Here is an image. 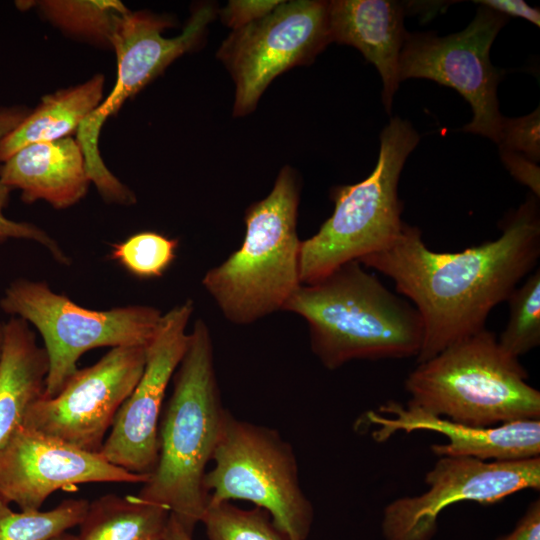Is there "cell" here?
Returning <instances> with one entry per match:
<instances>
[{"mask_svg": "<svg viewBox=\"0 0 540 540\" xmlns=\"http://www.w3.org/2000/svg\"><path fill=\"white\" fill-rule=\"evenodd\" d=\"M44 17L62 31L111 47L120 17L128 11L115 0H44L33 1Z\"/></svg>", "mask_w": 540, "mask_h": 540, "instance_id": "22", "label": "cell"}, {"mask_svg": "<svg viewBox=\"0 0 540 540\" xmlns=\"http://www.w3.org/2000/svg\"><path fill=\"white\" fill-rule=\"evenodd\" d=\"M48 370L47 353L30 324L11 316L3 325L0 356V448L44 393Z\"/></svg>", "mask_w": 540, "mask_h": 540, "instance_id": "19", "label": "cell"}, {"mask_svg": "<svg viewBox=\"0 0 540 540\" xmlns=\"http://www.w3.org/2000/svg\"><path fill=\"white\" fill-rule=\"evenodd\" d=\"M170 511L135 496L107 494L89 503L76 540H153L161 538Z\"/></svg>", "mask_w": 540, "mask_h": 540, "instance_id": "21", "label": "cell"}, {"mask_svg": "<svg viewBox=\"0 0 540 540\" xmlns=\"http://www.w3.org/2000/svg\"><path fill=\"white\" fill-rule=\"evenodd\" d=\"M194 302L187 299L162 315L146 346L144 371L118 410L100 454L131 473L150 475L159 455V417L169 382L187 348Z\"/></svg>", "mask_w": 540, "mask_h": 540, "instance_id": "14", "label": "cell"}, {"mask_svg": "<svg viewBox=\"0 0 540 540\" xmlns=\"http://www.w3.org/2000/svg\"><path fill=\"white\" fill-rule=\"evenodd\" d=\"M328 24L331 42L354 46L377 68L389 113L401 82L399 59L408 34L403 6L390 0L329 1Z\"/></svg>", "mask_w": 540, "mask_h": 540, "instance_id": "17", "label": "cell"}, {"mask_svg": "<svg viewBox=\"0 0 540 540\" xmlns=\"http://www.w3.org/2000/svg\"><path fill=\"white\" fill-rule=\"evenodd\" d=\"M507 301L509 320L497 341L503 351L519 358L540 344V270L516 287Z\"/></svg>", "mask_w": 540, "mask_h": 540, "instance_id": "24", "label": "cell"}, {"mask_svg": "<svg viewBox=\"0 0 540 540\" xmlns=\"http://www.w3.org/2000/svg\"><path fill=\"white\" fill-rule=\"evenodd\" d=\"M104 81V76L97 74L84 83L43 97L40 104L0 141V164L27 145L62 139L77 131L102 102Z\"/></svg>", "mask_w": 540, "mask_h": 540, "instance_id": "20", "label": "cell"}, {"mask_svg": "<svg viewBox=\"0 0 540 540\" xmlns=\"http://www.w3.org/2000/svg\"><path fill=\"white\" fill-rule=\"evenodd\" d=\"M148 478L23 425L0 448V499L22 511H37L55 491L78 484H143Z\"/></svg>", "mask_w": 540, "mask_h": 540, "instance_id": "15", "label": "cell"}, {"mask_svg": "<svg viewBox=\"0 0 540 540\" xmlns=\"http://www.w3.org/2000/svg\"><path fill=\"white\" fill-rule=\"evenodd\" d=\"M3 312L24 319L38 331L49 370L43 397H54L77 371L80 357L98 347L147 346L162 312L129 305L108 310L82 307L54 292L44 281L14 280L0 299Z\"/></svg>", "mask_w": 540, "mask_h": 540, "instance_id": "7", "label": "cell"}, {"mask_svg": "<svg viewBox=\"0 0 540 540\" xmlns=\"http://www.w3.org/2000/svg\"><path fill=\"white\" fill-rule=\"evenodd\" d=\"M501 159L512 176L529 187L534 196H540V170L536 162L527 157L506 150H500Z\"/></svg>", "mask_w": 540, "mask_h": 540, "instance_id": "30", "label": "cell"}, {"mask_svg": "<svg viewBox=\"0 0 540 540\" xmlns=\"http://www.w3.org/2000/svg\"><path fill=\"white\" fill-rule=\"evenodd\" d=\"M12 189L0 181V243L9 239H24L39 243L60 264L68 265L70 259L61 246L45 230L28 223L11 220L4 215Z\"/></svg>", "mask_w": 540, "mask_h": 540, "instance_id": "28", "label": "cell"}, {"mask_svg": "<svg viewBox=\"0 0 540 540\" xmlns=\"http://www.w3.org/2000/svg\"><path fill=\"white\" fill-rule=\"evenodd\" d=\"M31 110L23 106L0 108V141L11 133Z\"/></svg>", "mask_w": 540, "mask_h": 540, "instance_id": "33", "label": "cell"}, {"mask_svg": "<svg viewBox=\"0 0 540 540\" xmlns=\"http://www.w3.org/2000/svg\"><path fill=\"white\" fill-rule=\"evenodd\" d=\"M3 325L4 323L0 322V356H1L2 343H3Z\"/></svg>", "mask_w": 540, "mask_h": 540, "instance_id": "36", "label": "cell"}, {"mask_svg": "<svg viewBox=\"0 0 540 540\" xmlns=\"http://www.w3.org/2000/svg\"><path fill=\"white\" fill-rule=\"evenodd\" d=\"M53 540H76V536L66 532L54 538Z\"/></svg>", "mask_w": 540, "mask_h": 540, "instance_id": "35", "label": "cell"}, {"mask_svg": "<svg viewBox=\"0 0 540 540\" xmlns=\"http://www.w3.org/2000/svg\"><path fill=\"white\" fill-rule=\"evenodd\" d=\"M159 428V455L138 498L168 508L189 531L201 522L208 505L204 487L228 411L218 387L212 337L195 320Z\"/></svg>", "mask_w": 540, "mask_h": 540, "instance_id": "3", "label": "cell"}, {"mask_svg": "<svg viewBox=\"0 0 540 540\" xmlns=\"http://www.w3.org/2000/svg\"><path fill=\"white\" fill-rule=\"evenodd\" d=\"M299 191L285 166L268 196L247 208L240 248L204 275L203 287L228 321L248 325L283 310L300 287Z\"/></svg>", "mask_w": 540, "mask_h": 540, "instance_id": "4", "label": "cell"}, {"mask_svg": "<svg viewBox=\"0 0 540 540\" xmlns=\"http://www.w3.org/2000/svg\"><path fill=\"white\" fill-rule=\"evenodd\" d=\"M260 507L244 510L229 502L208 505L201 522L209 540H288Z\"/></svg>", "mask_w": 540, "mask_h": 540, "instance_id": "26", "label": "cell"}, {"mask_svg": "<svg viewBox=\"0 0 540 540\" xmlns=\"http://www.w3.org/2000/svg\"><path fill=\"white\" fill-rule=\"evenodd\" d=\"M153 540H163L162 537L161 538H156V539H153Z\"/></svg>", "mask_w": 540, "mask_h": 540, "instance_id": "37", "label": "cell"}, {"mask_svg": "<svg viewBox=\"0 0 540 540\" xmlns=\"http://www.w3.org/2000/svg\"><path fill=\"white\" fill-rule=\"evenodd\" d=\"M507 17L480 5L462 31L440 37L408 33L399 59V78H426L459 92L470 104L473 118L463 127L498 143L503 116L497 86L502 71L490 61L494 39Z\"/></svg>", "mask_w": 540, "mask_h": 540, "instance_id": "10", "label": "cell"}, {"mask_svg": "<svg viewBox=\"0 0 540 540\" xmlns=\"http://www.w3.org/2000/svg\"><path fill=\"white\" fill-rule=\"evenodd\" d=\"M536 196L514 211L501 236L462 252L430 250L421 231L405 223L386 249L358 261L388 276L412 301L423 322L416 362H424L483 329L490 311L507 301L540 256Z\"/></svg>", "mask_w": 540, "mask_h": 540, "instance_id": "1", "label": "cell"}, {"mask_svg": "<svg viewBox=\"0 0 540 540\" xmlns=\"http://www.w3.org/2000/svg\"><path fill=\"white\" fill-rule=\"evenodd\" d=\"M329 43L326 1H281L264 18L233 30L217 53L236 85L233 115L253 111L276 76L310 63Z\"/></svg>", "mask_w": 540, "mask_h": 540, "instance_id": "11", "label": "cell"}, {"mask_svg": "<svg viewBox=\"0 0 540 540\" xmlns=\"http://www.w3.org/2000/svg\"><path fill=\"white\" fill-rule=\"evenodd\" d=\"M179 241L153 231L133 234L111 246L109 258L140 279L162 277L176 259Z\"/></svg>", "mask_w": 540, "mask_h": 540, "instance_id": "25", "label": "cell"}, {"mask_svg": "<svg viewBox=\"0 0 540 540\" xmlns=\"http://www.w3.org/2000/svg\"><path fill=\"white\" fill-rule=\"evenodd\" d=\"M280 3L277 0H232L221 11V18L227 26L237 30L264 18Z\"/></svg>", "mask_w": 540, "mask_h": 540, "instance_id": "29", "label": "cell"}, {"mask_svg": "<svg viewBox=\"0 0 540 540\" xmlns=\"http://www.w3.org/2000/svg\"><path fill=\"white\" fill-rule=\"evenodd\" d=\"M367 424L377 426L375 441L384 442L396 432L433 431L448 439L433 444L437 457H471L484 461H510L540 457V419L517 420L491 427L453 422L409 404L388 401L378 412L368 411Z\"/></svg>", "mask_w": 540, "mask_h": 540, "instance_id": "16", "label": "cell"}, {"mask_svg": "<svg viewBox=\"0 0 540 540\" xmlns=\"http://www.w3.org/2000/svg\"><path fill=\"white\" fill-rule=\"evenodd\" d=\"M0 181L19 189L27 204L44 200L56 209L77 204L91 183L82 149L71 137L21 148L0 164Z\"/></svg>", "mask_w": 540, "mask_h": 540, "instance_id": "18", "label": "cell"}, {"mask_svg": "<svg viewBox=\"0 0 540 540\" xmlns=\"http://www.w3.org/2000/svg\"><path fill=\"white\" fill-rule=\"evenodd\" d=\"M419 142L412 125L394 117L380 136L378 161L364 180L333 189L334 211L316 234L301 240V284L314 283L350 261L389 247L401 234L399 177Z\"/></svg>", "mask_w": 540, "mask_h": 540, "instance_id": "6", "label": "cell"}, {"mask_svg": "<svg viewBox=\"0 0 540 540\" xmlns=\"http://www.w3.org/2000/svg\"><path fill=\"white\" fill-rule=\"evenodd\" d=\"M212 461L204 478L208 505L250 501L288 540H306L313 508L301 489L293 449L278 432L228 412Z\"/></svg>", "mask_w": 540, "mask_h": 540, "instance_id": "8", "label": "cell"}, {"mask_svg": "<svg viewBox=\"0 0 540 540\" xmlns=\"http://www.w3.org/2000/svg\"><path fill=\"white\" fill-rule=\"evenodd\" d=\"M283 310L307 322L311 349L330 370L352 360L417 357L422 345L418 310L359 261L301 284Z\"/></svg>", "mask_w": 540, "mask_h": 540, "instance_id": "2", "label": "cell"}, {"mask_svg": "<svg viewBox=\"0 0 540 540\" xmlns=\"http://www.w3.org/2000/svg\"><path fill=\"white\" fill-rule=\"evenodd\" d=\"M539 108L519 118L503 117L498 143L500 150L521 154L536 162L540 158Z\"/></svg>", "mask_w": 540, "mask_h": 540, "instance_id": "27", "label": "cell"}, {"mask_svg": "<svg viewBox=\"0 0 540 540\" xmlns=\"http://www.w3.org/2000/svg\"><path fill=\"white\" fill-rule=\"evenodd\" d=\"M145 362L146 346L111 348L93 365L77 369L54 397L34 401L22 425L99 453Z\"/></svg>", "mask_w": 540, "mask_h": 540, "instance_id": "12", "label": "cell"}, {"mask_svg": "<svg viewBox=\"0 0 540 540\" xmlns=\"http://www.w3.org/2000/svg\"><path fill=\"white\" fill-rule=\"evenodd\" d=\"M163 540H192L189 532L175 516L170 513L166 528L162 535Z\"/></svg>", "mask_w": 540, "mask_h": 540, "instance_id": "34", "label": "cell"}, {"mask_svg": "<svg viewBox=\"0 0 540 540\" xmlns=\"http://www.w3.org/2000/svg\"><path fill=\"white\" fill-rule=\"evenodd\" d=\"M503 15L521 17L539 26L540 12L522 0H482L475 1Z\"/></svg>", "mask_w": 540, "mask_h": 540, "instance_id": "32", "label": "cell"}, {"mask_svg": "<svg viewBox=\"0 0 540 540\" xmlns=\"http://www.w3.org/2000/svg\"><path fill=\"white\" fill-rule=\"evenodd\" d=\"M528 374L483 329L417 363L405 380L407 404L475 427L540 419V392Z\"/></svg>", "mask_w": 540, "mask_h": 540, "instance_id": "5", "label": "cell"}, {"mask_svg": "<svg viewBox=\"0 0 540 540\" xmlns=\"http://www.w3.org/2000/svg\"><path fill=\"white\" fill-rule=\"evenodd\" d=\"M89 502L67 499L47 511H13L0 499V540H53L79 526Z\"/></svg>", "mask_w": 540, "mask_h": 540, "instance_id": "23", "label": "cell"}, {"mask_svg": "<svg viewBox=\"0 0 540 540\" xmlns=\"http://www.w3.org/2000/svg\"><path fill=\"white\" fill-rule=\"evenodd\" d=\"M215 14L212 4L200 5L181 34L173 38L162 36V32L173 25L166 16L128 10L118 20L111 41L117 60L116 82L108 97L76 131L88 176L99 193L112 192L119 182L104 164L98 148L105 120L116 114L128 98L160 75L175 59L195 48Z\"/></svg>", "mask_w": 540, "mask_h": 540, "instance_id": "9", "label": "cell"}, {"mask_svg": "<svg viewBox=\"0 0 540 540\" xmlns=\"http://www.w3.org/2000/svg\"><path fill=\"white\" fill-rule=\"evenodd\" d=\"M495 540H540V500H533L513 530Z\"/></svg>", "mask_w": 540, "mask_h": 540, "instance_id": "31", "label": "cell"}, {"mask_svg": "<svg viewBox=\"0 0 540 540\" xmlns=\"http://www.w3.org/2000/svg\"><path fill=\"white\" fill-rule=\"evenodd\" d=\"M424 482L427 489L423 493L397 498L385 506L384 540H432L440 514L452 504H493L525 489L539 490L540 457L510 461L438 457Z\"/></svg>", "mask_w": 540, "mask_h": 540, "instance_id": "13", "label": "cell"}]
</instances>
